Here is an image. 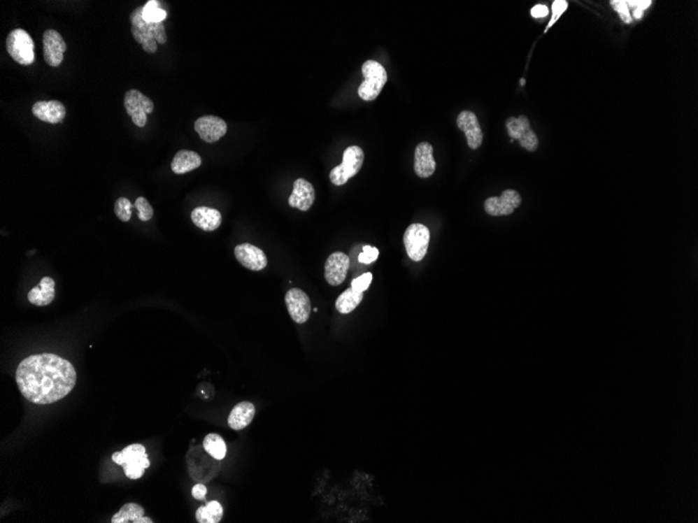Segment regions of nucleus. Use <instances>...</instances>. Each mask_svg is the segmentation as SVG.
I'll use <instances>...</instances> for the list:
<instances>
[{"mask_svg":"<svg viewBox=\"0 0 698 523\" xmlns=\"http://www.w3.org/2000/svg\"><path fill=\"white\" fill-rule=\"evenodd\" d=\"M16 381L25 399L36 404H50L73 391L77 372L66 359L43 353L31 355L19 364Z\"/></svg>","mask_w":698,"mask_h":523,"instance_id":"1","label":"nucleus"},{"mask_svg":"<svg viewBox=\"0 0 698 523\" xmlns=\"http://www.w3.org/2000/svg\"><path fill=\"white\" fill-rule=\"evenodd\" d=\"M112 461L124 468V474L130 480L141 478L151 465L147 450L141 444H132L122 451L114 452Z\"/></svg>","mask_w":698,"mask_h":523,"instance_id":"2","label":"nucleus"},{"mask_svg":"<svg viewBox=\"0 0 698 523\" xmlns=\"http://www.w3.org/2000/svg\"><path fill=\"white\" fill-rule=\"evenodd\" d=\"M364 80L357 89V94L366 101H374L382 92L388 80L386 69L380 63L368 60L362 66Z\"/></svg>","mask_w":698,"mask_h":523,"instance_id":"3","label":"nucleus"},{"mask_svg":"<svg viewBox=\"0 0 698 523\" xmlns=\"http://www.w3.org/2000/svg\"><path fill=\"white\" fill-rule=\"evenodd\" d=\"M6 50L13 60L23 66H29L35 61L33 39L24 29H17L6 37Z\"/></svg>","mask_w":698,"mask_h":523,"instance_id":"4","label":"nucleus"},{"mask_svg":"<svg viewBox=\"0 0 698 523\" xmlns=\"http://www.w3.org/2000/svg\"><path fill=\"white\" fill-rule=\"evenodd\" d=\"M364 162V152L357 145H351L344 150L343 160L339 166L332 169L329 180L336 186L348 183L349 179L357 175Z\"/></svg>","mask_w":698,"mask_h":523,"instance_id":"5","label":"nucleus"},{"mask_svg":"<svg viewBox=\"0 0 698 523\" xmlns=\"http://www.w3.org/2000/svg\"><path fill=\"white\" fill-rule=\"evenodd\" d=\"M430 230L422 224H412L404 234V245L408 256L413 262H422L430 245Z\"/></svg>","mask_w":698,"mask_h":523,"instance_id":"6","label":"nucleus"},{"mask_svg":"<svg viewBox=\"0 0 698 523\" xmlns=\"http://www.w3.org/2000/svg\"><path fill=\"white\" fill-rule=\"evenodd\" d=\"M124 106L127 113L138 128H143L147 124L148 114H151L154 110V103L152 99L135 89L127 91Z\"/></svg>","mask_w":698,"mask_h":523,"instance_id":"7","label":"nucleus"},{"mask_svg":"<svg viewBox=\"0 0 698 523\" xmlns=\"http://www.w3.org/2000/svg\"><path fill=\"white\" fill-rule=\"evenodd\" d=\"M507 132L513 141L517 139L520 145L528 152H535L539 148V138L531 129L530 122L525 115L511 117L506 122Z\"/></svg>","mask_w":698,"mask_h":523,"instance_id":"8","label":"nucleus"},{"mask_svg":"<svg viewBox=\"0 0 698 523\" xmlns=\"http://www.w3.org/2000/svg\"><path fill=\"white\" fill-rule=\"evenodd\" d=\"M143 6L135 8L130 16L132 23L131 31L134 39L143 46V50L148 54H155L157 52V41L152 33L151 23L145 22L143 17Z\"/></svg>","mask_w":698,"mask_h":523,"instance_id":"9","label":"nucleus"},{"mask_svg":"<svg viewBox=\"0 0 698 523\" xmlns=\"http://www.w3.org/2000/svg\"><path fill=\"white\" fill-rule=\"evenodd\" d=\"M522 198L517 190H504L500 196H492L484 203L486 213L492 217L513 215L515 209L519 208Z\"/></svg>","mask_w":698,"mask_h":523,"instance_id":"10","label":"nucleus"},{"mask_svg":"<svg viewBox=\"0 0 698 523\" xmlns=\"http://www.w3.org/2000/svg\"><path fill=\"white\" fill-rule=\"evenodd\" d=\"M67 45L62 36L56 29H48L43 34L44 60L52 67L60 66L64 59Z\"/></svg>","mask_w":698,"mask_h":523,"instance_id":"11","label":"nucleus"},{"mask_svg":"<svg viewBox=\"0 0 698 523\" xmlns=\"http://www.w3.org/2000/svg\"><path fill=\"white\" fill-rule=\"evenodd\" d=\"M285 305L290 317L297 324H304L311 315V300L300 289H291L285 294Z\"/></svg>","mask_w":698,"mask_h":523,"instance_id":"12","label":"nucleus"},{"mask_svg":"<svg viewBox=\"0 0 698 523\" xmlns=\"http://www.w3.org/2000/svg\"><path fill=\"white\" fill-rule=\"evenodd\" d=\"M194 131L205 143H217L227 133V124L218 116H202L194 122Z\"/></svg>","mask_w":698,"mask_h":523,"instance_id":"13","label":"nucleus"},{"mask_svg":"<svg viewBox=\"0 0 698 523\" xmlns=\"http://www.w3.org/2000/svg\"><path fill=\"white\" fill-rule=\"evenodd\" d=\"M349 266H350V259L346 254L342 252L331 254L325 262V280L332 287L342 285L348 276Z\"/></svg>","mask_w":698,"mask_h":523,"instance_id":"14","label":"nucleus"},{"mask_svg":"<svg viewBox=\"0 0 698 523\" xmlns=\"http://www.w3.org/2000/svg\"><path fill=\"white\" fill-rule=\"evenodd\" d=\"M457 126L466 137L467 145L471 150H477L483 143V132L477 115L471 111H462L457 117Z\"/></svg>","mask_w":698,"mask_h":523,"instance_id":"15","label":"nucleus"},{"mask_svg":"<svg viewBox=\"0 0 698 523\" xmlns=\"http://www.w3.org/2000/svg\"><path fill=\"white\" fill-rule=\"evenodd\" d=\"M236 260L245 268L255 272L264 270L268 264L266 254L251 243H242L234 249Z\"/></svg>","mask_w":698,"mask_h":523,"instance_id":"16","label":"nucleus"},{"mask_svg":"<svg viewBox=\"0 0 698 523\" xmlns=\"http://www.w3.org/2000/svg\"><path fill=\"white\" fill-rule=\"evenodd\" d=\"M316 194L314 187L306 179L296 180L294 182L293 192L289 198V205L301 211H308L314 204Z\"/></svg>","mask_w":698,"mask_h":523,"instance_id":"17","label":"nucleus"},{"mask_svg":"<svg viewBox=\"0 0 698 523\" xmlns=\"http://www.w3.org/2000/svg\"><path fill=\"white\" fill-rule=\"evenodd\" d=\"M434 150L429 143H420L416 147L414 155V171L422 179L431 177L436 169L434 159Z\"/></svg>","mask_w":698,"mask_h":523,"instance_id":"18","label":"nucleus"},{"mask_svg":"<svg viewBox=\"0 0 698 523\" xmlns=\"http://www.w3.org/2000/svg\"><path fill=\"white\" fill-rule=\"evenodd\" d=\"M34 116L48 124H60L66 115L65 106L59 101H37L31 109Z\"/></svg>","mask_w":698,"mask_h":523,"instance_id":"19","label":"nucleus"},{"mask_svg":"<svg viewBox=\"0 0 698 523\" xmlns=\"http://www.w3.org/2000/svg\"><path fill=\"white\" fill-rule=\"evenodd\" d=\"M190 217H192V223L196 224L199 229H202L203 231H207V232L217 230L222 224L221 213L217 209L211 208V207H197L192 210Z\"/></svg>","mask_w":698,"mask_h":523,"instance_id":"20","label":"nucleus"},{"mask_svg":"<svg viewBox=\"0 0 698 523\" xmlns=\"http://www.w3.org/2000/svg\"><path fill=\"white\" fill-rule=\"evenodd\" d=\"M255 416V406L251 402H240L234 406L228 417V425L234 431H241L252 422Z\"/></svg>","mask_w":698,"mask_h":523,"instance_id":"21","label":"nucleus"},{"mask_svg":"<svg viewBox=\"0 0 698 523\" xmlns=\"http://www.w3.org/2000/svg\"><path fill=\"white\" fill-rule=\"evenodd\" d=\"M55 287H56V283H55L54 279L50 278V277H44L40 285L29 292L27 299L36 306H46L55 299V295H56Z\"/></svg>","mask_w":698,"mask_h":523,"instance_id":"22","label":"nucleus"},{"mask_svg":"<svg viewBox=\"0 0 698 523\" xmlns=\"http://www.w3.org/2000/svg\"><path fill=\"white\" fill-rule=\"evenodd\" d=\"M202 164L200 155L188 150H181L175 155L172 161V171L176 175H183L194 171Z\"/></svg>","mask_w":698,"mask_h":523,"instance_id":"23","label":"nucleus"},{"mask_svg":"<svg viewBox=\"0 0 698 523\" xmlns=\"http://www.w3.org/2000/svg\"><path fill=\"white\" fill-rule=\"evenodd\" d=\"M112 523H152L145 517V510L136 503H127L112 517Z\"/></svg>","mask_w":698,"mask_h":523,"instance_id":"24","label":"nucleus"},{"mask_svg":"<svg viewBox=\"0 0 698 523\" xmlns=\"http://www.w3.org/2000/svg\"><path fill=\"white\" fill-rule=\"evenodd\" d=\"M223 507L218 501H209L204 507L197 510V522L200 523H218L223 518Z\"/></svg>","mask_w":698,"mask_h":523,"instance_id":"25","label":"nucleus"},{"mask_svg":"<svg viewBox=\"0 0 698 523\" xmlns=\"http://www.w3.org/2000/svg\"><path fill=\"white\" fill-rule=\"evenodd\" d=\"M363 298L364 293H357L350 287L338 297L337 301H336V308L340 313L348 315L359 306Z\"/></svg>","mask_w":698,"mask_h":523,"instance_id":"26","label":"nucleus"},{"mask_svg":"<svg viewBox=\"0 0 698 523\" xmlns=\"http://www.w3.org/2000/svg\"><path fill=\"white\" fill-rule=\"evenodd\" d=\"M203 447H204L205 451L211 457H213L215 459H218V461L223 459L226 457V453H227L225 441H224L221 436L217 435V434H209V435H207L205 437L204 442H203Z\"/></svg>","mask_w":698,"mask_h":523,"instance_id":"27","label":"nucleus"},{"mask_svg":"<svg viewBox=\"0 0 698 523\" xmlns=\"http://www.w3.org/2000/svg\"><path fill=\"white\" fill-rule=\"evenodd\" d=\"M166 16H168V14H166V10H162V8H160L159 2L155 1V0L148 1L147 3L143 6V20H145V22H164V20L166 18Z\"/></svg>","mask_w":698,"mask_h":523,"instance_id":"28","label":"nucleus"},{"mask_svg":"<svg viewBox=\"0 0 698 523\" xmlns=\"http://www.w3.org/2000/svg\"><path fill=\"white\" fill-rule=\"evenodd\" d=\"M132 203L127 198L117 199L114 204V213L122 222H129L132 217Z\"/></svg>","mask_w":698,"mask_h":523,"instance_id":"29","label":"nucleus"},{"mask_svg":"<svg viewBox=\"0 0 698 523\" xmlns=\"http://www.w3.org/2000/svg\"><path fill=\"white\" fill-rule=\"evenodd\" d=\"M135 207H136L137 215H138V219L141 221L148 222L153 217V207L151 206L149 201L143 198V196H139V198L136 199V201H135Z\"/></svg>","mask_w":698,"mask_h":523,"instance_id":"30","label":"nucleus"},{"mask_svg":"<svg viewBox=\"0 0 698 523\" xmlns=\"http://www.w3.org/2000/svg\"><path fill=\"white\" fill-rule=\"evenodd\" d=\"M627 2L628 8L632 10V16L636 20L642 18L643 15H644V10L648 8L651 6L653 1L651 0H626Z\"/></svg>","mask_w":698,"mask_h":523,"instance_id":"31","label":"nucleus"},{"mask_svg":"<svg viewBox=\"0 0 698 523\" xmlns=\"http://www.w3.org/2000/svg\"><path fill=\"white\" fill-rule=\"evenodd\" d=\"M611 6H613L615 12H618L623 22H632V17L626 0H611Z\"/></svg>","mask_w":698,"mask_h":523,"instance_id":"32","label":"nucleus"},{"mask_svg":"<svg viewBox=\"0 0 698 523\" xmlns=\"http://www.w3.org/2000/svg\"><path fill=\"white\" fill-rule=\"evenodd\" d=\"M371 282V273H365V274H363L362 276L357 277V278H355L352 281H351V289H352L355 292H357V293H364V292L367 291V289H369Z\"/></svg>","mask_w":698,"mask_h":523,"instance_id":"33","label":"nucleus"},{"mask_svg":"<svg viewBox=\"0 0 698 523\" xmlns=\"http://www.w3.org/2000/svg\"><path fill=\"white\" fill-rule=\"evenodd\" d=\"M569 3L566 0H555L552 4V17L551 20H550L549 24H548L547 29L545 31H548L550 27L560 18L562 14H564V10L568 8Z\"/></svg>","mask_w":698,"mask_h":523,"instance_id":"34","label":"nucleus"},{"mask_svg":"<svg viewBox=\"0 0 698 523\" xmlns=\"http://www.w3.org/2000/svg\"><path fill=\"white\" fill-rule=\"evenodd\" d=\"M378 254H380V252H378V250L376 249V248L366 245H364L363 252L359 254L357 259H359V262H361V264H370L371 262H374L376 259H378Z\"/></svg>","mask_w":698,"mask_h":523,"instance_id":"35","label":"nucleus"},{"mask_svg":"<svg viewBox=\"0 0 698 523\" xmlns=\"http://www.w3.org/2000/svg\"><path fill=\"white\" fill-rule=\"evenodd\" d=\"M152 33L158 44H166L168 41L166 38V27L164 22L151 23Z\"/></svg>","mask_w":698,"mask_h":523,"instance_id":"36","label":"nucleus"},{"mask_svg":"<svg viewBox=\"0 0 698 523\" xmlns=\"http://www.w3.org/2000/svg\"><path fill=\"white\" fill-rule=\"evenodd\" d=\"M549 15V8L545 4H536V6H533L532 10H531V16L533 18H545Z\"/></svg>","mask_w":698,"mask_h":523,"instance_id":"37","label":"nucleus"},{"mask_svg":"<svg viewBox=\"0 0 698 523\" xmlns=\"http://www.w3.org/2000/svg\"><path fill=\"white\" fill-rule=\"evenodd\" d=\"M192 494L197 501H204L207 494V488L202 484L196 485L192 488Z\"/></svg>","mask_w":698,"mask_h":523,"instance_id":"38","label":"nucleus"},{"mask_svg":"<svg viewBox=\"0 0 698 523\" xmlns=\"http://www.w3.org/2000/svg\"><path fill=\"white\" fill-rule=\"evenodd\" d=\"M525 83H526V80H525L524 78H522V80H521V84L524 85Z\"/></svg>","mask_w":698,"mask_h":523,"instance_id":"39","label":"nucleus"}]
</instances>
